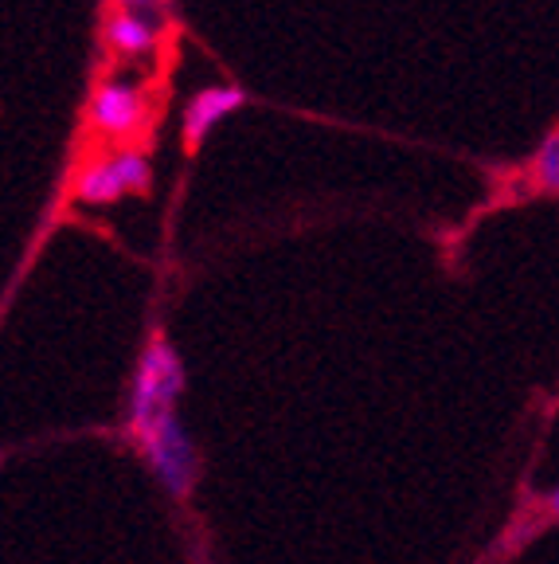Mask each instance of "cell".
I'll use <instances>...</instances> for the list:
<instances>
[{"label":"cell","mask_w":559,"mask_h":564,"mask_svg":"<svg viewBox=\"0 0 559 564\" xmlns=\"http://www.w3.org/2000/svg\"><path fill=\"white\" fill-rule=\"evenodd\" d=\"M246 102L243 87H204L188 98L180 115V138H184V153H200L204 138L211 133V126L223 122L228 115H235L239 106Z\"/></svg>","instance_id":"277c9868"},{"label":"cell","mask_w":559,"mask_h":564,"mask_svg":"<svg viewBox=\"0 0 559 564\" xmlns=\"http://www.w3.org/2000/svg\"><path fill=\"white\" fill-rule=\"evenodd\" d=\"M125 193H130V188H125L122 173H118L114 153H106V158H95L90 165H83L79 181H75V200H79V204H95V208L122 200Z\"/></svg>","instance_id":"5b68a950"},{"label":"cell","mask_w":559,"mask_h":564,"mask_svg":"<svg viewBox=\"0 0 559 564\" xmlns=\"http://www.w3.org/2000/svg\"><path fill=\"white\" fill-rule=\"evenodd\" d=\"M118 161V173H122L125 188L138 196H145L149 188H153V165H149V158L141 150H133V145H122V150L114 153Z\"/></svg>","instance_id":"ba28073f"},{"label":"cell","mask_w":559,"mask_h":564,"mask_svg":"<svg viewBox=\"0 0 559 564\" xmlns=\"http://www.w3.org/2000/svg\"><path fill=\"white\" fill-rule=\"evenodd\" d=\"M533 176H536V185H540V193H556L559 196V130H551L548 138L536 145Z\"/></svg>","instance_id":"52a82bcc"},{"label":"cell","mask_w":559,"mask_h":564,"mask_svg":"<svg viewBox=\"0 0 559 564\" xmlns=\"http://www.w3.org/2000/svg\"><path fill=\"white\" fill-rule=\"evenodd\" d=\"M145 122V95L125 79H106L98 83L95 98H90V126L106 138H125V133L141 130Z\"/></svg>","instance_id":"3957f363"},{"label":"cell","mask_w":559,"mask_h":564,"mask_svg":"<svg viewBox=\"0 0 559 564\" xmlns=\"http://www.w3.org/2000/svg\"><path fill=\"white\" fill-rule=\"evenodd\" d=\"M138 447L145 451L149 470L157 475V482L173 494L176 502L193 494V486L200 482V451H196L193 435L184 432V423L176 412L161 415L153 427L138 440Z\"/></svg>","instance_id":"7a4b0ae2"},{"label":"cell","mask_w":559,"mask_h":564,"mask_svg":"<svg viewBox=\"0 0 559 564\" xmlns=\"http://www.w3.org/2000/svg\"><path fill=\"white\" fill-rule=\"evenodd\" d=\"M102 35L118 55H145V52H153V44H157V28H153V20H145L141 12H122V9L106 17Z\"/></svg>","instance_id":"8992f818"},{"label":"cell","mask_w":559,"mask_h":564,"mask_svg":"<svg viewBox=\"0 0 559 564\" xmlns=\"http://www.w3.org/2000/svg\"><path fill=\"white\" fill-rule=\"evenodd\" d=\"M544 510L556 513V518H559V486H556L551 494H544Z\"/></svg>","instance_id":"9c48e42d"},{"label":"cell","mask_w":559,"mask_h":564,"mask_svg":"<svg viewBox=\"0 0 559 564\" xmlns=\"http://www.w3.org/2000/svg\"><path fill=\"white\" fill-rule=\"evenodd\" d=\"M184 392V361L180 352L173 349L165 334H153V341L145 345L133 372V388H130V435H141L161 420V415L176 412V400Z\"/></svg>","instance_id":"6da1fadb"}]
</instances>
